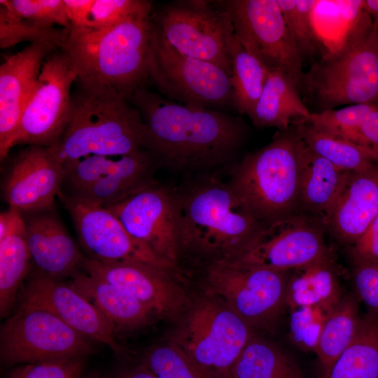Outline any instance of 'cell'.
Here are the masks:
<instances>
[{
  "instance_id": "cell-1",
  "label": "cell",
  "mask_w": 378,
  "mask_h": 378,
  "mask_svg": "<svg viewBox=\"0 0 378 378\" xmlns=\"http://www.w3.org/2000/svg\"><path fill=\"white\" fill-rule=\"evenodd\" d=\"M130 102L146 129V149L165 166L184 175L230 168L244 142L246 126L221 110L186 106L139 88Z\"/></svg>"
},
{
  "instance_id": "cell-2",
  "label": "cell",
  "mask_w": 378,
  "mask_h": 378,
  "mask_svg": "<svg viewBox=\"0 0 378 378\" xmlns=\"http://www.w3.org/2000/svg\"><path fill=\"white\" fill-rule=\"evenodd\" d=\"M173 192L180 258L187 254L203 265L234 260L267 229L216 172L185 175Z\"/></svg>"
},
{
  "instance_id": "cell-3",
  "label": "cell",
  "mask_w": 378,
  "mask_h": 378,
  "mask_svg": "<svg viewBox=\"0 0 378 378\" xmlns=\"http://www.w3.org/2000/svg\"><path fill=\"white\" fill-rule=\"evenodd\" d=\"M153 4L113 27L70 26L60 46L78 85L116 91L130 102L149 81L148 52Z\"/></svg>"
},
{
  "instance_id": "cell-4",
  "label": "cell",
  "mask_w": 378,
  "mask_h": 378,
  "mask_svg": "<svg viewBox=\"0 0 378 378\" xmlns=\"http://www.w3.org/2000/svg\"><path fill=\"white\" fill-rule=\"evenodd\" d=\"M307 148L292 125L229 168L230 186L267 228L298 215Z\"/></svg>"
},
{
  "instance_id": "cell-5",
  "label": "cell",
  "mask_w": 378,
  "mask_h": 378,
  "mask_svg": "<svg viewBox=\"0 0 378 378\" xmlns=\"http://www.w3.org/2000/svg\"><path fill=\"white\" fill-rule=\"evenodd\" d=\"M146 144L141 115L127 99L113 90L78 84L64 130L48 148L64 166L90 155H130L146 149Z\"/></svg>"
},
{
  "instance_id": "cell-6",
  "label": "cell",
  "mask_w": 378,
  "mask_h": 378,
  "mask_svg": "<svg viewBox=\"0 0 378 378\" xmlns=\"http://www.w3.org/2000/svg\"><path fill=\"white\" fill-rule=\"evenodd\" d=\"M300 93L312 113L378 102V29L367 13L347 27L338 47L304 73Z\"/></svg>"
},
{
  "instance_id": "cell-7",
  "label": "cell",
  "mask_w": 378,
  "mask_h": 378,
  "mask_svg": "<svg viewBox=\"0 0 378 378\" xmlns=\"http://www.w3.org/2000/svg\"><path fill=\"white\" fill-rule=\"evenodd\" d=\"M148 69L149 80L169 100L202 108L232 106L231 76L214 64L176 50L152 22Z\"/></svg>"
},
{
  "instance_id": "cell-8",
  "label": "cell",
  "mask_w": 378,
  "mask_h": 378,
  "mask_svg": "<svg viewBox=\"0 0 378 378\" xmlns=\"http://www.w3.org/2000/svg\"><path fill=\"white\" fill-rule=\"evenodd\" d=\"M151 22L176 50L214 64L232 76L230 52L234 31L218 1H172L152 12Z\"/></svg>"
},
{
  "instance_id": "cell-9",
  "label": "cell",
  "mask_w": 378,
  "mask_h": 378,
  "mask_svg": "<svg viewBox=\"0 0 378 378\" xmlns=\"http://www.w3.org/2000/svg\"><path fill=\"white\" fill-rule=\"evenodd\" d=\"M254 329L218 298L197 301L189 312L174 344L197 365L217 378L231 370Z\"/></svg>"
},
{
  "instance_id": "cell-10",
  "label": "cell",
  "mask_w": 378,
  "mask_h": 378,
  "mask_svg": "<svg viewBox=\"0 0 378 378\" xmlns=\"http://www.w3.org/2000/svg\"><path fill=\"white\" fill-rule=\"evenodd\" d=\"M203 267L211 293L254 330L272 326L286 306V272L236 260L218 261Z\"/></svg>"
},
{
  "instance_id": "cell-11",
  "label": "cell",
  "mask_w": 378,
  "mask_h": 378,
  "mask_svg": "<svg viewBox=\"0 0 378 378\" xmlns=\"http://www.w3.org/2000/svg\"><path fill=\"white\" fill-rule=\"evenodd\" d=\"M89 340L48 311L20 306L1 328V360L13 365L83 358L93 351Z\"/></svg>"
},
{
  "instance_id": "cell-12",
  "label": "cell",
  "mask_w": 378,
  "mask_h": 378,
  "mask_svg": "<svg viewBox=\"0 0 378 378\" xmlns=\"http://www.w3.org/2000/svg\"><path fill=\"white\" fill-rule=\"evenodd\" d=\"M230 15L244 49L269 71L277 70L300 87L303 62L276 0L218 1Z\"/></svg>"
},
{
  "instance_id": "cell-13",
  "label": "cell",
  "mask_w": 378,
  "mask_h": 378,
  "mask_svg": "<svg viewBox=\"0 0 378 378\" xmlns=\"http://www.w3.org/2000/svg\"><path fill=\"white\" fill-rule=\"evenodd\" d=\"M77 76L66 55L60 49L45 59L37 84L21 117L13 146L51 147L66 125L72 84Z\"/></svg>"
},
{
  "instance_id": "cell-14",
  "label": "cell",
  "mask_w": 378,
  "mask_h": 378,
  "mask_svg": "<svg viewBox=\"0 0 378 378\" xmlns=\"http://www.w3.org/2000/svg\"><path fill=\"white\" fill-rule=\"evenodd\" d=\"M69 212L90 258L103 262H136L176 273L178 267L134 239L110 211L74 196L59 197Z\"/></svg>"
},
{
  "instance_id": "cell-15",
  "label": "cell",
  "mask_w": 378,
  "mask_h": 378,
  "mask_svg": "<svg viewBox=\"0 0 378 378\" xmlns=\"http://www.w3.org/2000/svg\"><path fill=\"white\" fill-rule=\"evenodd\" d=\"M134 239L178 267L180 251L173 187L155 183L105 206Z\"/></svg>"
},
{
  "instance_id": "cell-16",
  "label": "cell",
  "mask_w": 378,
  "mask_h": 378,
  "mask_svg": "<svg viewBox=\"0 0 378 378\" xmlns=\"http://www.w3.org/2000/svg\"><path fill=\"white\" fill-rule=\"evenodd\" d=\"M328 255L323 227L295 215L267 228L260 241L234 260L287 272L310 265Z\"/></svg>"
},
{
  "instance_id": "cell-17",
  "label": "cell",
  "mask_w": 378,
  "mask_h": 378,
  "mask_svg": "<svg viewBox=\"0 0 378 378\" xmlns=\"http://www.w3.org/2000/svg\"><path fill=\"white\" fill-rule=\"evenodd\" d=\"M20 306L48 311L89 340L106 344L117 354H122L113 324L71 284L39 273L22 290Z\"/></svg>"
},
{
  "instance_id": "cell-18",
  "label": "cell",
  "mask_w": 378,
  "mask_h": 378,
  "mask_svg": "<svg viewBox=\"0 0 378 378\" xmlns=\"http://www.w3.org/2000/svg\"><path fill=\"white\" fill-rule=\"evenodd\" d=\"M81 267L88 274L130 293L153 315L175 317L186 303L176 273L141 263L103 262L86 257Z\"/></svg>"
},
{
  "instance_id": "cell-19",
  "label": "cell",
  "mask_w": 378,
  "mask_h": 378,
  "mask_svg": "<svg viewBox=\"0 0 378 378\" xmlns=\"http://www.w3.org/2000/svg\"><path fill=\"white\" fill-rule=\"evenodd\" d=\"M61 43L53 41L28 44L7 56L0 65V158L11 149L24 110L36 88L46 58Z\"/></svg>"
},
{
  "instance_id": "cell-20",
  "label": "cell",
  "mask_w": 378,
  "mask_h": 378,
  "mask_svg": "<svg viewBox=\"0 0 378 378\" xmlns=\"http://www.w3.org/2000/svg\"><path fill=\"white\" fill-rule=\"evenodd\" d=\"M63 164L48 147L27 146L15 158L4 195L10 207L24 211H48L59 197L65 179Z\"/></svg>"
},
{
  "instance_id": "cell-21",
  "label": "cell",
  "mask_w": 378,
  "mask_h": 378,
  "mask_svg": "<svg viewBox=\"0 0 378 378\" xmlns=\"http://www.w3.org/2000/svg\"><path fill=\"white\" fill-rule=\"evenodd\" d=\"M378 216V162L350 172L325 224L340 241L354 244Z\"/></svg>"
},
{
  "instance_id": "cell-22",
  "label": "cell",
  "mask_w": 378,
  "mask_h": 378,
  "mask_svg": "<svg viewBox=\"0 0 378 378\" xmlns=\"http://www.w3.org/2000/svg\"><path fill=\"white\" fill-rule=\"evenodd\" d=\"M48 211L25 222L27 244L40 274L59 279L76 272L84 256L59 218Z\"/></svg>"
},
{
  "instance_id": "cell-23",
  "label": "cell",
  "mask_w": 378,
  "mask_h": 378,
  "mask_svg": "<svg viewBox=\"0 0 378 378\" xmlns=\"http://www.w3.org/2000/svg\"><path fill=\"white\" fill-rule=\"evenodd\" d=\"M158 166L146 149L119 157L110 173L72 196L104 207L115 204L157 181L154 174Z\"/></svg>"
},
{
  "instance_id": "cell-24",
  "label": "cell",
  "mask_w": 378,
  "mask_h": 378,
  "mask_svg": "<svg viewBox=\"0 0 378 378\" xmlns=\"http://www.w3.org/2000/svg\"><path fill=\"white\" fill-rule=\"evenodd\" d=\"M31 255L25 221L13 207L0 215V314L6 316L12 308L26 276Z\"/></svg>"
},
{
  "instance_id": "cell-25",
  "label": "cell",
  "mask_w": 378,
  "mask_h": 378,
  "mask_svg": "<svg viewBox=\"0 0 378 378\" xmlns=\"http://www.w3.org/2000/svg\"><path fill=\"white\" fill-rule=\"evenodd\" d=\"M70 284L113 324L115 332L148 323L153 313L127 291L87 273L75 272Z\"/></svg>"
},
{
  "instance_id": "cell-26",
  "label": "cell",
  "mask_w": 378,
  "mask_h": 378,
  "mask_svg": "<svg viewBox=\"0 0 378 378\" xmlns=\"http://www.w3.org/2000/svg\"><path fill=\"white\" fill-rule=\"evenodd\" d=\"M312 112L300 97L296 85L280 71H270L261 95L249 118L258 127L289 129Z\"/></svg>"
},
{
  "instance_id": "cell-27",
  "label": "cell",
  "mask_w": 378,
  "mask_h": 378,
  "mask_svg": "<svg viewBox=\"0 0 378 378\" xmlns=\"http://www.w3.org/2000/svg\"><path fill=\"white\" fill-rule=\"evenodd\" d=\"M350 172L337 167L307 147L300 183V207L321 216L325 223Z\"/></svg>"
},
{
  "instance_id": "cell-28",
  "label": "cell",
  "mask_w": 378,
  "mask_h": 378,
  "mask_svg": "<svg viewBox=\"0 0 378 378\" xmlns=\"http://www.w3.org/2000/svg\"><path fill=\"white\" fill-rule=\"evenodd\" d=\"M294 271L288 279L286 294V305L290 310L315 305L332 309L341 299L330 254Z\"/></svg>"
},
{
  "instance_id": "cell-29",
  "label": "cell",
  "mask_w": 378,
  "mask_h": 378,
  "mask_svg": "<svg viewBox=\"0 0 378 378\" xmlns=\"http://www.w3.org/2000/svg\"><path fill=\"white\" fill-rule=\"evenodd\" d=\"M323 378H378V317L361 318L356 335Z\"/></svg>"
},
{
  "instance_id": "cell-30",
  "label": "cell",
  "mask_w": 378,
  "mask_h": 378,
  "mask_svg": "<svg viewBox=\"0 0 378 378\" xmlns=\"http://www.w3.org/2000/svg\"><path fill=\"white\" fill-rule=\"evenodd\" d=\"M358 309L356 298H341L328 316L314 349L322 378L354 339L362 318Z\"/></svg>"
},
{
  "instance_id": "cell-31",
  "label": "cell",
  "mask_w": 378,
  "mask_h": 378,
  "mask_svg": "<svg viewBox=\"0 0 378 378\" xmlns=\"http://www.w3.org/2000/svg\"><path fill=\"white\" fill-rule=\"evenodd\" d=\"M306 146L339 168L361 171L378 162L373 150L349 140L325 133L304 119L293 124Z\"/></svg>"
},
{
  "instance_id": "cell-32",
  "label": "cell",
  "mask_w": 378,
  "mask_h": 378,
  "mask_svg": "<svg viewBox=\"0 0 378 378\" xmlns=\"http://www.w3.org/2000/svg\"><path fill=\"white\" fill-rule=\"evenodd\" d=\"M231 378H302V372L286 354L255 334L234 364Z\"/></svg>"
},
{
  "instance_id": "cell-33",
  "label": "cell",
  "mask_w": 378,
  "mask_h": 378,
  "mask_svg": "<svg viewBox=\"0 0 378 378\" xmlns=\"http://www.w3.org/2000/svg\"><path fill=\"white\" fill-rule=\"evenodd\" d=\"M232 107L241 115H252L267 78L269 70L249 54L234 35L230 46Z\"/></svg>"
},
{
  "instance_id": "cell-34",
  "label": "cell",
  "mask_w": 378,
  "mask_h": 378,
  "mask_svg": "<svg viewBox=\"0 0 378 378\" xmlns=\"http://www.w3.org/2000/svg\"><path fill=\"white\" fill-rule=\"evenodd\" d=\"M285 22L304 64L316 61L324 53L323 42L314 24V14L319 1L276 0Z\"/></svg>"
},
{
  "instance_id": "cell-35",
  "label": "cell",
  "mask_w": 378,
  "mask_h": 378,
  "mask_svg": "<svg viewBox=\"0 0 378 378\" xmlns=\"http://www.w3.org/2000/svg\"><path fill=\"white\" fill-rule=\"evenodd\" d=\"M67 29L46 26L21 18L1 5L0 7V47L10 48L22 42L34 43L53 41L64 42Z\"/></svg>"
},
{
  "instance_id": "cell-36",
  "label": "cell",
  "mask_w": 378,
  "mask_h": 378,
  "mask_svg": "<svg viewBox=\"0 0 378 378\" xmlns=\"http://www.w3.org/2000/svg\"><path fill=\"white\" fill-rule=\"evenodd\" d=\"M142 364L156 378H217L193 362L174 343L153 348Z\"/></svg>"
},
{
  "instance_id": "cell-37",
  "label": "cell",
  "mask_w": 378,
  "mask_h": 378,
  "mask_svg": "<svg viewBox=\"0 0 378 378\" xmlns=\"http://www.w3.org/2000/svg\"><path fill=\"white\" fill-rule=\"evenodd\" d=\"M378 102L350 105L320 113H312L307 119L318 130L358 145L360 125Z\"/></svg>"
},
{
  "instance_id": "cell-38",
  "label": "cell",
  "mask_w": 378,
  "mask_h": 378,
  "mask_svg": "<svg viewBox=\"0 0 378 378\" xmlns=\"http://www.w3.org/2000/svg\"><path fill=\"white\" fill-rule=\"evenodd\" d=\"M332 309L316 305L292 309L289 319V336L291 341L304 351H314L325 322Z\"/></svg>"
},
{
  "instance_id": "cell-39",
  "label": "cell",
  "mask_w": 378,
  "mask_h": 378,
  "mask_svg": "<svg viewBox=\"0 0 378 378\" xmlns=\"http://www.w3.org/2000/svg\"><path fill=\"white\" fill-rule=\"evenodd\" d=\"M0 5L21 18L41 24H57L67 29L71 25L63 0H1Z\"/></svg>"
},
{
  "instance_id": "cell-40",
  "label": "cell",
  "mask_w": 378,
  "mask_h": 378,
  "mask_svg": "<svg viewBox=\"0 0 378 378\" xmlns=\"http://www.w3.org/2000/svg\"><path fill=\"white\" fill-rule=\"evenodd\" d=\"M153 4L146 0H94L91 28L102 29L117 25Z\"/></svg>"
},
{
  "instance_id": "cell-41",
  "label": "cell",
  "mask_w": 378,
  "mask_h": 378,
  "mask_svg": "<svg viewBox=\"0 0 378 378\" xmlns=\"http://www.w3.org/2000/svg\"><path fill=\"white\" fill-rule=\"evenodd\" d=\"M83 358L27 363L12 370L7 378H80Z\"/></svg>"
},
{
  "instance_id": "cell-42",
  "label": "cell",
  "mask_w": 378,
  "mask_h": 378,
  "mask_svg": "<svg viewBox=\"0 0 378 378\" xmlns=\"http://www.w3.org/2000/svg\"><path fill=\"white\" fill-rule=\"evenodd\" d=\"M354 279L358 297L378 311V262H355Z\"/></svg>"
},
{
  "instance_id": "cell-43",
  "label": "cell",
  "mask_w": 378,
  "mask_h": 378,
  "mask_svg": "<svg viewBox=\"0 0 378 378\" xmlns=\"http://www.w3.org/2000/svg\"><path fill=\"white\" fill-rule=\"evenodd\" d=\"M355 262H378V216L352 244Z\"/></svg>"
},
{
  "instance_id": "cell-44",
  "label": "cell",
  "mask_w": 378,
  "mask_h": 378,
  "mask_svg": "<svg viewBox=\"0 0 378 378\" xmlns=\"http://www.w3.org/2000/svg\"><path fill=\"white\" fill-rule=\"evenodd\" d=\"M70 26L91 28V11L94 0H63Z\"/></svg>"
},
{
  "instance_id": "cell-45",
  "label": "cell",
  "mask_w": 378,
  "mask_h": 378,
  "mask_svg": "<svg viewBox=\"0 0 378 378\" xmlns=\"http://www.w3.org/2000/svg\"><path fill=\"white\" fill-rule=\"evenodd\" d=\"M117 378H156L143 364L122 372Z\"/></svg>"
},
{
  "instance_id": "cell-46",
  "label": "cell",
  "mask_w": 378,
  "mask_h": 378,
  "mask_svg": "<svg viewBox=\"0 0 378 378\" xmlns=\"http://www.w3.org/2000/svg\"><path fill=\"white\" fill-rule=\"evenodd\" d=\"M363 9L370 15L374 24L378 25V0H363Z\"/></svg>"
},
{
  "instance_id": "cell-47",
  "label": "cell",
  "mask_w": 378,
  "mask_h": 378,
  "mask_svg": "<svg viewBox=\"0 0 378 378\" xmlns=\"http://www.w3.org/2000/svg\"><path fill=\"white\" fill-rule=\"evenodd\" d=\"M90 378H98V377H90Z\"/></svg>"
},
{
  "instance_id": "cell-48",
  "label": "cell",
  "mask_w": 378,
  "mask_h": 378,
  "mask_svg": "<svg viewBox=\"0 0 378 378\" xmlns=\"http://www.w3.org/2000/svg\"><path fill=\"white\" fill-rule=\"evenodd\" d=\"M377 27V29H378V25Z\"/></svg>"
}]
</instances>
